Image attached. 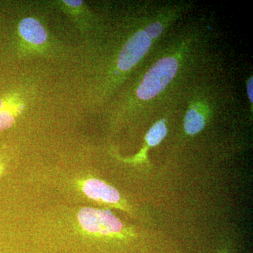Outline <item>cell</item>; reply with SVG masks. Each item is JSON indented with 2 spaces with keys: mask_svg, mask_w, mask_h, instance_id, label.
Instances as JSON below:
<instances>
[{
  "mask_svg": "<svg viewBox=\"0 0 253 253\" xmlns=\"http://www.w3.org/2000/svg\"><path fill=\"white\" fill-rule=\"evenodd\" d=\"M82 190L89 199L109 205H117L121 202V194L116 188L100 179L91 178L82 183Z\"/></svg>",
  "mask_w": 253,
  "mask_h": 253,
  "instance_id": "4",
  "label": "cell"
},
{
  "mask_svg": "<svg viewBox=\"0 0 253 253\" xmlns=\"http://www.w3.org/2000/svg\"><path fill=\"white\" fill-rule=\"evenodd\" d=\"M3 170H4V167H3L2 164L0 163V176H1V174H2Z\"/></svg>",
  "mask_w": 253,
  "mask_h": 253,
  "instance_id": "12",
  "label": "cell"
},
{
  "mask_svg": "<svg viewBox=\"0 0 253 253\" xmlns=\"http://www.w3.org/2000/svg\"><path fill=\"white\" fill-rule=\"evenodd\" d=\"M177 69V61L174 58H164L158 61L145 75L138 88L139 99H151L162 91L175 76Z\"/></svg>",
  "mask_w": 253,
  "mask_h": 253,
  "instance_id": "2",
  "label": "cell"
},
{
  "mask_svg": "<svg viewBox=\"0 0 253 253\" xmlns=\"http://www.w3.org/2000/svg\"><path fill=\"white\" fill-rule=\"evenodd\" d=\"M66 4H67L68 6H73V7H77V6H81L82 4V1H64Z\"/></svg>",
  "mask_w": 253,
  "mask_h": 253,
  "instance_id": "11",
  "label": "cell"
},
{
  "mask_svg": "<svg viewBox=\"0 0 253 253\" xmlns=\"http://www.w3.org/2000/svg\"><path fill=\"white\" fill-rule=\"evenodd\" d=\"M163 31V26L161 23L156 22L152 23L146 28L145 33L147 35L150 39H154L158 38L161 34Z\"/></svg>",
  "mask_w": 253,
  "mask_h": 253,
  "instance_id": "9",
  "label": "cell"
},
{
  "mask_svg": "<svg viewBox=\"0 0 253 253\" xmlns=\"http://www.w3.org/2000/svg\"><path fill=\"white\" fill-rule=\"evenodd\" d=\"M167 127L162 121L156 123L146 136V140L150 146L159 144L167 134Z\"/></svg>",
  "mask_w": 253,
  "mask_h": 253,
  "instance_id": "7",
  "label": "cell"
},
{
  "mask_svg": "<svg viewBox=\"0 0 253 253\" xmlns=\"http://www.w3.org/2000/svg\"><path fill=\"white\" fill-rule=\"evenodd\" d=\"M19 32L25 41L31 44L41 45L45 42L47 35L45 29L38 20L33 18H26L19 24Z\"/></svg>",
  "mask_w": 253,
  "mask_h": 253,
  "instance_id": "5",
  "label": "cell"
},
{
  "mask_svg": "<svg viewBox=\"0 0 253 253\" xmlns=\"http://www.w3.org/2000/svg\"><path fill=\"white\" fill-rule=\"evenodd\" d=\"M14 118L8 111H0V130L11 127L14 125Z\"/></svg>",
  "mask_w": 253,
  "mask_h": 253,
  "instance_id": "8",
  "label": "cell"
},
{
  "mask_svg": "<svg viewBox=\"0 0 253 253\" xmlns=\"http://www.w3.org/2000/svg\"><path fill=\"white\" fill-rule=\"evenodd\" d=\"M248 94H249V99L251 102H253V78H251L248 82Z\"/></svg>",
  "mask_w": 253,
  "mask_h": 253,
  "instance_id": "10",
  "label": "cell"
},
{
  "mask_svg": "<svg viewBox=\"0 0 253 253\" xmlns=\"http://www.w3.org/2000/svg\"><path fill=\"white\" fill-rule=\"evenodd\" d=\"M205 119L202 115L196 110L191 109L186 113L184 121V129L187 134L194 135L204 129Z\"/></svg>",
  "mask_w": 253,
  "mask_h": 253,
  "instance_id": "6",
  "label": "cell"
},
{
  "mask_svg": "<svg viewBox=\"0 0 253 253\" xmlns=\"http://www.w3.org/2000/svg\"><path fill=\"white\" fill-rule=\"evenodd\" d=\"M151 40L144 31L135 33L121 51L118 58V68L123 71L132 68L147 52L151 46Z\"/></svg>",
  "mask_w": 253,
  "mask_h": 253,
  "instance_id": "3",
  "label": "cell"
},
{
  "mask_svg": "<svg viewBox=\"0 0 253 253\" xmlns=\"http://www.w3.org/2000/svg\"><path fill=\"white\" fill-rule=\"evenodd\" d=\"M78 218L82 228L88 234L117 237L124 231L122 221L106 210L84 208L80 211Z\"/></svg>",
  "mask_w": 253,
  "mask_h": 253,
  "instance_id": "1",
  "label": "cell"
}]
</instances>
